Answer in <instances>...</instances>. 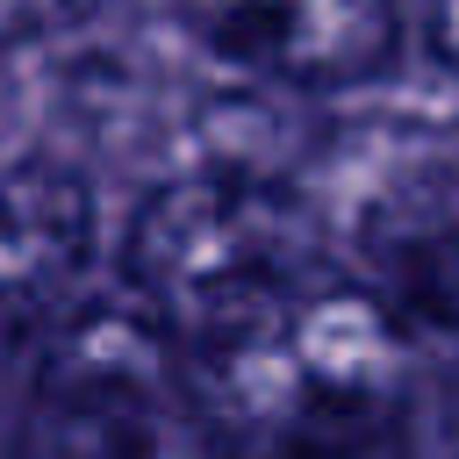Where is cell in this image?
<instances>
[{"label":"cell","instance_id":"1","mask_svg":"<svg viewBox=\"0 0 459 459\" xmlns=\"http://www.w3.org/2000/svg\"><path fill=\"white\" fill-rule=\"evenodd\" d=\"M308 273H323L308 201L251 165L179 172L151 186L122 230V287L179 351L251 323Z\"/></svg>","mask_w":459,"mask_h":459},{"label":"cell","instance_id":"2","mask_svg":"<svg viewBox=\"0 0 459 459\" xmlns=\"http://www.w3.org/2000/svg\"><path fill=\"white\" fill-rule=\"evenodd\" d=\"M194 409L201 394L179 344L122 294L50 330L14 459H186Z\"/></svg>","mask_w":459,"mask_h":459},{"label":"cell","instance_id":"3","mask_svg":"<svg viewBox=\"0 0 459 459\" xmlns=\"http://www.w3.org/2000/svg\"><path fill=\"white\" fill-rule=\"evenodd\" d=\"M179 29L280 93H344L394 65L402 0H172Z\"/></svg>","mask_w":459,"mask_h":459},{"label":"cell","instance_id":"4","mask_svg":"<svg viewBox=\"0 0 459 459\" xmlns=\"http://www.w3.org/2000/svg\"><path fill=\"white\" fill-rule=\"evenodd\" d=\"M93 186L57 158H0V351L57 330L93 258Z\"/></svg>","mask_w":459,"mask_h":459},{"label":"cell","instance_id":"5","mask_svg":"<svg viewBox=\"0 0 459 459\" xmlns=\"http://www.w3.org/2000/svg\"><path fill=\"white\" fill-rule=\"evenodd\" d=\"M351 237L380 294H394L409 316L459 330V136L402 151L366 186Z\"/></svg>","mask_w":459,"mask_h":459},{"label":"cell","instance_id":"6","mask_svg":"<svg viewBox=\"0 0 459 459\" xmlns=\"http://www.w3.org/2000/svg\"><path fill=\"white\" fill-rule=\"evenodd\" d=\"M108 0H0V50H36L86 29Z\"/></svg>","mask_w":459,"mask_h":459},{"label":"cell","instance_id":"7","mask_svg":"<svg viewBox=\"0 0 459 459\" xmlns=\"http://www.w3.org/2000/svg\"><path fill=\"white\" fill-rule=\"evenodd\" d=\"M423 50L459 79V0H423Z\"/></svg>","mask_w":459,"mask_h":459},{"label":"cell","instance_id":"8","mask_svg":"<svg viewBox=\"0 0 459 459\" xmlns=\"http://www.w3.org/2000/svg\"><path fill=\"white\" fill-rule=\"evenodd\" d=\"M437 459H459V402H452V416H445V430H437Z\"/></svg>","mask_w":459,"mask_h":459}]
</instances>
